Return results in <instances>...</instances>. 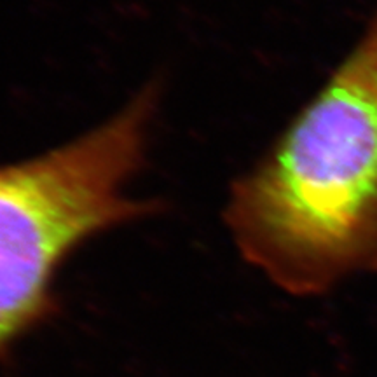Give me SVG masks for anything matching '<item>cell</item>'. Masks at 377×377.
<instances>
[{
  "mask_svg": "<svg viewBox=\"0 0 377 377\" xmlns=\"http://www.w3.org/2000/svg\"><path fill=\"white\" fill-rule=\"evenodd\" d=\"M226 222L241 255L290 296L377 272V11L253 170Z\"/></svg>",
  "mask_w": 377,
  "mask_h": 377,
  "instance_id": "cell-1",
  "label": "cell"
},
{
  "mask_svg": "<svg viewBox=\"0 0 377 377\" xmlns=\"http://www.w3.org/2000/svg\"><path fill=\"white\" fill-rule=\"evenodd\" d=\"M159 89L63 147L0 166V360L56 309L63 260L95 234L158 210L126 187L144 164Z\"/></svg>",
  "mask_w": 377,
  "mask_h": 377,
  "instance_id": "cell-2",
  "label": "cell"
}]
</instances>
